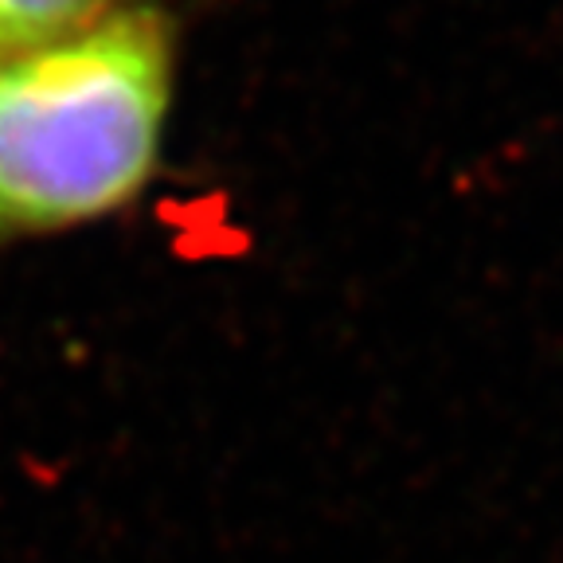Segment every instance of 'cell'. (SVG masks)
Segmentation results:
<instances>
[{
  "instance_id": "obj_1",
  "label": "cell",
  "mask_w": 563,
  "mask_h": 563,
  "mask_svg": "<svg viewBox=\"0 0 563 563\" xmlns=\"http://www.w3.org/2000/svg\"><path fill=\"white\" fill-rule=\"evenodd\" d=\"M173 79V24L153 0L0 55V239L130 208L161 165Z\"/></svg>"
},
{
  "instance_id": "obj_2",
  "label": "cell",
  "mask_w": 563,
  "mask_h": 563,
  "mask_svg": "<svg viewBox=\"0 0 563 563\" xmlns=\"http://www.w3.org/2000/svg\"><path fill=\"white\" fill-rule=\"evenodd\" d=\"M110 4L118 0H0V55L75 32Z\"/></svg>"
}]
</instances>
